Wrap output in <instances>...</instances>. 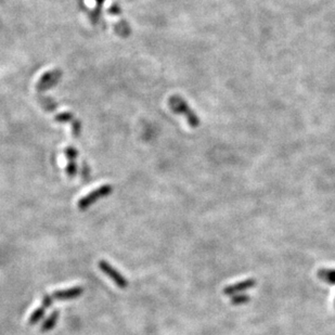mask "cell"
Returning <instances> with one entry per match:
<instances>
[{
	"instance_id": "12",
	"label": "cell",
	"mask_w": 335,
	"mask_h": 335,
	"mask_svg": "<svg viewBox=\"0 0 335 335\" xmlns=\"http://www.w3.org/2000/svg\"><path fill=\"white\" fill-rule=\"evenodd\" d=\"M64 153H65L67 161H75V159H76L78 155V151L73 146L66 147L64 150Z\"/></svg>"
},
{
	"instance_id": "9",
	"label": "cell",
	"mask_w": 335,
	"mask_h": 335,
	"mask_svg": "<svg viewBox=\"0 0 335 335\" xmlns=\"http://www.w3.org/2000/svg\"><path fill=\"white\" fill-rule=\"evenodd\" d=\"M38 101L40 102V104H42L43 105V107L45 108V110H47V111H53L54 110V108H56L57 107V103H56V102H54L52 99H50V98H46V97H44V95H43V97H42V95H38Z\"/></svg>"
},
{
	"instance_id": "16",
	"label": "cell",
	"mask_w": 335,
	"mask_h": 335,
	"mask_svg": "<svg viewBox=\"0 0 335 335\" xmlns=\"http://www.w3.org/2000/svg\"><path fill=\"white\" fill-rule=\"evenodd\" d=\"M90 170L89 168H88V165L86 163H84V165H83V172H81V176H83V179H88L89 178V175H90Z\"/></svg>"
},
{
	"instance_id": "10",
	"label": "cell",
	"mask_w": 335,
	"mask_h": 335,
	"mask_svg": "<svg viewBox=\"0 0 335 335\" xmlns=\"http://www.w3.org/2000/svg\"><path fill=\"white\" fill-rule=\"evenodd\" d=\"M95 3H97V6H95L93 12L90 15V20H91L92 24H95L98 22V20L100 18L101 9H102V5H103L104 0H95Z\"/></svg>"
},
{
	"instance_id": "2",
	"label": "cell",
	"mask_w": 335,
	"mask_h": 335,
	"mask_svg": "<svg viewBox=\"0 0 335 335\" xmlns=\"http://www.w3.org/2000/svg\"><path fill=\"white\" fill-rule=\"evenodd\" d=\"M112 191H113V188L110 186V184H104V186H101L98 189L91 191L89 194L81 197L77 203V206L80 210H86L91 204L97 202L99 199H101V197H104L108 195L112 192Z\"/></svg>"
},
{
	"instance_id": "13",
	"label": "cell",
	"mask_w": 335,
	"mask_h": 335,
	"mask_svg": "<svg viewBox=\"0 0 335 335\" xmlns=\"http://www.w3.org/2000/svg\"><path fill=\"white\" fill-rule=\"evenodd\" d=\"M65 172H66V175L68 177H74L75 175H76V173H77V165H76V163H75V161H68V164H67V166H66Z\"/></svg>"
},
{
	"instance_id": "15",
	"label": "cell",
	"mask_w": 335,
	"mask_h": 335,
	"mask_svg": "<svg viewBox=\"0 0 335 335\" xmlns=\"http://www.w3.org/2000/svg\"><path fill=\"white\" fill-rule=\"evenodd\" d=\"M121 12H122V9L120 8L119 4H113V5L110 7V9H108V13H112V15H114V16L120 15Z\"/></svg>"
},
{
	"instance_id": "4",
	"label": "cell",
	"mask_w": 335,
	"mask_h": 335,
	"mask_svg": "<svg viewBox=\"0 0 335 335\" xmlns=\"http://www.w3.org/2000/svg\"><path fill=\"white\" fill-rule=\"evenodd\" d=\"M98 265H99V268L102 271H103L108 278L112 279L114 283L118 285L119 288H121V289H126L127 288V286H128L127 280L124 278V276H123L122 273H120L114 267H112L110 264H107L104 261H100Z\"/></svg>"
},
{
	"instance_id": "11",
	"label": "cell",
	"mask_w": 335,
	"mask_h": 335,
	"mask_svg": "<svg viewBox=\"0 0 335 335\" xmlns=\"http://www.w3.org/2000/svg\"><path fill=\"white\" fill-rule=\"evenodd\" d=\"M54 121L58 123H73L75 121L74 115L70 112H64L54 116Z\"/></svg>"
},
{
	"instance_id": "14",
	"label": "cell",
	"mask_w": 335,
	"mask_h": 335,
	"mask_svg": "<svg viewBox=\"0 0 335 335\" xmlns=\"http://www.w3.org/2000/svg\"><path fill=\"white\" fill-rule=\"evenodd\" d=\"M53 296L50 295V294H45L43 296V302H42V307H44L45 309H47L48 307H50L53 304Z\"/></svg>"
},
{
	"instance_id": "6",
	"label": "cell",
	"mask_w": 335,
	"mask_h": 335,
	"mask_svg": "<svg viewBox=\"0 0 335 335\" xmlns=\"http://www.w3.org/2000/svg\"><path fill=\"white\" fill-rule=\"evenodd\" d=\"M59 318V311L58 310H54L49 317H48L45 322L42 324V327H40V331L42 332H48L50 331L51 329H53V326L57 324V321Z\"/></svg>"
},
{
	"instance_id": "3",
	"label": "cell",
	"mask_w": 335,
	"mask_h": 335,
	"mask_svg": "<svg viewBox=\"0 0 335 335\" xmlns=\"http://www.w3.org/2000/svg\"><path fill=\"white\" fill-rule=\"evenodd\" d=\"M62 76V71L61 70H53L45 73L42 77L39 78L36 84V90L37 92H44L45 90L50 89L51 87L56 86Z\"/></svg>"
},
{
	"instance_id": "1",
	"label": "cell",
	"mask_w": 335,
	"mask_h": 335,
	"mask_svg": "<svg viewBox=\"0 0 335 335\" xmlns=\"http://www.w3.org/2000/svg\"><path fill=\"white\" fill-rule=\"evenodd\" d=\"M168 106L170 107V110H172L174 113L183 115L184 118H186L190 127L196 128V127L200 126V124H201L200 118L194 113L192 108H191L188 105L187 101L184 100L183 98H181L180 95L176 94V95H172V97H169Z\"/></svg>"
},
{
	"instance_id": "7",
	"label": "cell",
	"mask_w": 335,
	"mask_h": 335,
	"mask_svg": "<svg viewBox=\"0 0 335 335\" xmlns=\"http://www.w3.org/2000/svg\"><path fill=\"white\" fill-rule=\"evenodd\" d=\"M45 312H46V309L44 308V307H39V308L35 309L32 314H31V317H30V320H29V323L31 325H34V324H37L40 320H42L45 316Z\"/></svg>"
},
{
	"instance_id": "8",
	"label": "cell",
	"mask_w": 335,
	"mask_h": 335,
	"mask_svg": "<svg viewBox=\"0 0 335 335\" xmlns=\"http://www.w3.org/2000/svg\"><path fill=\"white\" fill-rule=\"evenodd\" d=\"M114 30L118 33V35L122 37H127L129 34H131V27H129V25L125 21L116 23Z\"/></svg>"
},
{
	"instance_id": "5",
	"label": "cell",
	"mask_w": 335,
	"mask_h": 335,
	"mask_svg": "<svg viewBox=\"0 0 335 335\" xmlns=\"http://www.w3.org/2000/svg\"><path fill=\"white\" fill-rule=\"evenodd\" d=\"M83 288L80 286H75V288L71 289H66V290H61V291H56L52 296L56 299H61V300H65V299H73L80 296L83 294Z\"/></svg>"
}]
</instances>
